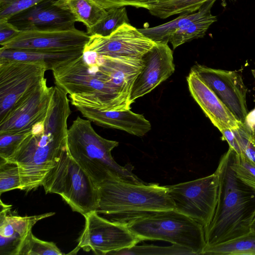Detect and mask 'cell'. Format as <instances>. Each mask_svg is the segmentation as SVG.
I'll return each instance as SVG.
<instances>
[{
  "mask_svg": "<svg viewBox=\"0 0 255 255\" xmlns=\"http://www.w3.org/2000/svg\"><path fill=\"white\" fill-rule=\"evenodd\" d=\"M234 152L229 147L215 171L219 176L218 199L212 220L204 229L206 247L251 231L255 216V190L240 180L232 169Z\"/></svg>",
  "mask_w": 255,
  "mask_h": 255,
  "instance_id": "cell-1",
  "label": "cell"
},
{
  "mask_svg": "<svg viewBox=\"0 0 255 255\" xmlns=\"http://www.w3.org/2000/svg\"><path fill=\"white\" fill-rule=\"evenodd\" d=\"M97 188L99 204L96 211L111 221L125 223L148 213L175 210L167 186L109 179Z\"/></svg>",
  "mask_w": 255,
  "mask_h": 255,
  "instance_id": "cell-2",
  "label": "cell"
},
{
  "mask_svg": "<svg viewBox=\"0 0 255 255\" xmlns=\"http://www.w3.org/2000/svg\"><path fill=\"white\" fill-rule=\"evenodd\" d=\"M117 141L106 139L98 134L91 121L78 117L68 129L66 149L70 157L83 169L97 186L109 179H119L141 183L132 172L130 165L123 166L112 157Z\"/></svg>",
  "mask_w": 255,
  "mask_h": 255,
  "instance_id": "cell-3",
  "label": "cell"
},
{
  "mask_svg": "<svg viewBox=\"0 0 255 255\" xmlns=\"http://www.w3.org/2000/svg\"><path fill=\"white\" fill-rule=\"evenodd\" d=\"M141 241L161 240L203 255L206 247L204 228L193 219L176 210L148 213L125 223Z\"/></svg>",
  "mask_w": 255,
  "mask_h": 255,
  "instance_id": "cell-4",
  "label": "cell"
},
{
  "mask_svg": "<svg viewBox=\"0 0 255 255\" xmlns=\"http://www.w3.org/2000/svg\"><path fill=\"white\" fill-rule=\"evenodd\" d=\"M42 185L46 194L60 195L73 211L83 216L98 208L97 186L70 157L66 148L46 174Z\"/></svg>",
  "mask_w": 255,
  "mask_h": 255,
  "instance_id": "cell-5",
  "label": "cell"
},
{
  "mask_svg": "<svg viewBox=\"0 0 255 255\" xmlns=\"http://www.w3.org/2000/svg\"><path fill=\"white\" fill-rule=\"evenodd\" d=\"M175 210L193 219L204 229L210 224L216 207L219 176H207L167 186Z\"/></svg>",
  "mask_w": 255,
  "mask_h": 255,
  "instance_id": "cell-6",
  "label": "cell"
},
{
  "mask_svg": "<svg viewBox=\"0 0 255 255\" xmlns=\"http://www.w3.org/2000/svg\"><path fill=\"white\" fill-rule=\"evenodd\" d=\"M84 229L73 252L80 249L92 251L97 255H111L122 249L130 248L141 241L128 229L126 223L110 221L96 211L84 215Z\"/></svg>",
  "mask_w": 255,
  "mask_h": 255,
  "instance_id": "cell-7",
  "label": "cell"
},
{
  "mask_svg": "<svg viewBox=\"0 0 255 255\" xmlns=\"http://www.w3.org/2000/svg\"><path fill=\"white\" fill-rule=\"evenodd\" d=\"M41 63L0 59V120L46 79Z\"/></svg>",
  "mask_w": 255,
  "mask_h": 255,
  "instance_id": "cell-8",
  "label": "cell"
},
{
  "mask_svg": "<svg viewBox=\"0 0 255 255\" xmlns=\"http://www.w3.org/2000/svg\"><path fill=\"white\" fill-rule=\"evenodd\" d=\"M191 71L214 92L239 122L244 123L249 113L246 102L247 88L240 73L198 64L193 66Z\"/></svg>",
  "mask_w": 255,
  "mask_h": 255,
  "instance_id": "cell-9",
  "label": "cell"
},
{
  "mask_svg": "<svg viewBox=\"0 0 255 255\" xmlns=\"http://www.w3.org/2000/svg\"><path fill=\"white\" fill-rule=\"evenodd\" d=\"M155 44L129 23L123 25L107 37L90 36L84 50L111 57L141 59Z\"/></svg>",
  "mask_w": 255,
  "mask_h": 255,
  "instance_id": "cell-10",
  "label": "cell"
},
{
  "mask_svg": "<svg viewBox=\"0 0 255 255\" xmlns=\"http://www.w3.org/2000/svg\"><path fill=\"white\" fill-rule=\"evenodd\" d=\"M7 21L20 31H24L74 29L77 20L60 0H42Z\"/></svg>",
  "mask_w": 255,
  "mask_h": 255,
  "instance_id": "cell-11",
  "label": "cell"
},
{
  "mask_svg": "<svg viewBox=\"0 0 255 255\" xmlns=\"http://www.w3.org/2000/svg\"><path fill=\"white\" fill-rule=\"evenodd\" d=\"M83 59L94 64L98 77L106 85L130 102L133 84L144 67L142 59L102 56L92 51L85 52Z\"/></svg>",
  "mask_w": 255,
  "mask_h": 255,
  "instance_id": "cell-12",
  "label": "cell"
},
{
  "mask_svg": "<svg viewBox=\"0 0 255 255\" xmlns=\"http://www.w3.org/2000/svg\"><path fill=\"white\" fill-rule=\"evenodd\" d=\"M90 36L76 28L66 30L24 31L0 45L1 49L67 51L84 49Z\"/></svg>",
  "mask_w": 255,
  "mask_h": 255,
  "instance_id": "cell-13",
  "label": "cell"
},
{
  "mask_svg": "<svg viewBox=\"0 0 255 255\" xmlns=\"http://www.w3.org/2000/svg\"><path fill=\"white\" fill-rule=\"evenodd\" d=\"M53 91L54 87H48L45 79L0 120V133L30 130L46 116Z\"/></svg>",
  "mask_w": 255,
  "mask_h": 255,
  "instance_id": "cell-14",
  "label": "cell"
},
{
  "mask_svg": "<svg viewBox=\"0 0 255 255\" xmlns=\"http://www.w3.org/2000/svg\"><path fill=\"white\" fill-rule=\"evenodd\" d=\"M141 59L144 67L133 84L130 95L131 104L150 93L175 71L173 52L167 44L155 43Z\"/></svg>",
  "mask_w": 255,
  "mask_h": 255,
  "instance_id": "cell-15",
  "label": "cell"
},
{
  "mask_svg": "<svg viewBox=\"0 0 255 255\" xmlns=\"http://www.w3.org/2000/svg\"><path fill=\"white\" fill-rule=\"evenodd\" d=\"M186 80L191 96L213 125L221 124L236 129L243 124L194 72L190 71Z\"/></svg>",
  "mask_w": 255,
  "mask_h": 255,
  "instance_id": "cell-16",
  "label": "cell"
},
{
  "mask_svg": "<svg viewBox=\"0 0 255 255\" xmlns=\"http://www.w3.org/2000/svg\"><path fill=\"white\" fill-rule=\"evenodd\" d=\"M75 107L84 117L99 126L124 130L137 136L144 135L151 129L149 121L130 110L102 111L82 105Z\"/></svg>",
  "mask_w": 255,
  "mask_h": 255,
  "instance_id": "cell-17",
  "label": "cell"
},
{
  "mask_svg": "<svg viewBox=\"0 0 255 255\" xmlns=\"http://www.w3.org/2000/svg\"><path fill=\"white\" fill-rule=\"evenodd\" d=\"M84 49L67 51H40L0 48V59L36 62L47 70L55 68L82 56Z\"/></svg>",
  "mask_w": 255,
  "mask_h": 255,
  "instance_id": "cell-18",
  "label": "cell"
},
{
  "mask_svg": "<svg viewBox=\"0 0 255 255\" xmlns=\"http://www.w3.org/2000/svg\"><path fill=\"white\" fill-rule=\"evenodd\" d=\"M216 0H209L198 10V16L192 21L176 30L169 42L174 49L179 46L195 39L203 37L210 25L217 21L211 13V8Z\"/></svg>",
  "mask_w": 255,
  "mask_h": 255,
  "instance_id": "cell-19",
  "label": "cell"
},
{
  "mask_svg": "<svg viewBox=\"0 0 255 255\" xmlns=\"http://www.w3.org/2000/svg\"><path fill=\"white\" fill-rule=\"evenodd\" d=\"M203 255H255V233L251 231L233 240L206 247Z\"/></svg>",
  "mask_w": 255,
  "mask_h": 255,
  "instance_id": "cell-20",
  "label": "cell"
},
{
  "mask_svg": "<svg viewBox=\"0 0 255 255\" xmlns=\"http://www.w3.org/2000/svg\"><path fill=\"white\" fill-rule=\"evenodd\" d=\"M62 4L74 15L77 21L82 22L87 29L101 20L107 10L92 0H60Z\"/></svg>",
  "mask_w": 255,
  "mask_h": 255,
  "instance_id": "cell-21",
  "label": "cell"
},
{
  "mask_svg": "<svg viewBox=\"0 0 255 255\" xmlns=\"http://www.w3.org/2000/svg\"><path fill=\"white\" fill-rule=\"evenodd\" d=\"M197 12L180 14L175 19L165 23L152 27L138 29L139 31L155 43L167 44L171 35L177 29L194 20Z\"/></svg>",
  "mask_w": 255,
  "mask_h": 255,
  "instance_id": "cell-22",
  "label": "cell"
},
{
  "mask_svg": "<svg viewBox=\"0 0 255 255\" xmlns=\"http://www.w3.org/2000/svg\"><path fill=\"white\" fill-rule=\"evenodd\" d=\"M125 24H129L125 6L112 8L107 10L104 17L95 25L87 29L86 33L89 36L107 37Z\"/></svg>",
  "mask_w": 255,
  "mask_h": 255,
  "instance_id": "cell-23",
  "label": "cell"
},
{
  "mask_svg": "<svg viewBox=\"0 0 255 255\" xmlns=\"http://www.w3.org/2000/svg\"><path fill=\"white\" fill-rule=\"evenodd\" d=\"M209 0H169L160 2L148 9L150 13L161 18L177 14L193 13Z\"/></svg>",
  "mask_w": 255,
  "mask_h": 255,
  "instance_id": "cell-24",
  "label": "cell"
},
{
  "mask_svg": "<svg viewBox=\"0 0 255 255\" xmlns=\"http://www.w3.org/2000/svg\"><path fill=\"white\" fill-rule=\"evenodd\" d=\"M61 255L63 253L53 242L41 240L30 230L22 239L17 255Z\"/></svg>",
  "mask_w": 255,
  "mask_h": 255,
  "instance_id": "cell-25",
  "label": "cell"
},
{
  "mask_svg": "<svg viewBox=\"0 0 255 255\" xmlns=\"http://www.w3.org/2000/svg\"><path fill=\"white\" fill-rule=\"evenodd\" d=\"M0 207V216L4 218L11 224L15 232L22 238H24L28 232L32 230V227L38 221L55 214L54 212H49L39 215L21 217L8 214L10 206L3 204L1 201Z\"/></svg>",
  "mask_w": 255,
  "mask_h": 255,
  "instance_id": "cell-26",
  "label": "cell"
},
{
  "mask_svg": "<svg viewBox=\"0 0 255 255\" xmlns=\"http://www.w3.org/2000/svg\"><path fill=\"white\" fill-rule=\"evenodd\" d=\"M111 255H195L191 250L176 245L170 247L153 245L133 246L115 252Z\"/></svg>",
  "mask_w": 255,
  "mask_h": 255,
  "instance_id": "cell-27",
  "label": "cell"
},
{
  "mask_svg": "<svg viewBox=\"0 0 255 255\" xmlns=\"http://www.w3.org/2000/svg\"><path fill=\"white\" fill-rule=\"evenodd\" d=\"M20 188L21 177L17 164L0 157V194Z\"/></svg>",
  "mask_w": 255,
  "mask_h": 255,
  "instance_id": "cell-28",
  "label": "cell"
},
{
  "mask_svg": "<svg viewBox=\"0 0 255 255\" xmlns=\"http://www.w3.org/2000/svg\"><path fill=\"white\" fill-rule=\"evenodd\" d=\"M231 167L236 176L247 185L255 190V165L243 154L235 151Z\"/></svg>",
  "mask_w": 255,
  "mask_h": 255,
  "instance_id": "cell-29",
  "label": "cell"
},
{
  "mask_svg": "<svg viewBox=\"0 0 255 255\" xmlns=\"http://www.w3.org/2000/svg\"><path fill=\"white\" fill-rule=\"evenodd\" d=\"M243 154L255 165V130L243 124L236 129H232Z\"/></svg>",
  "mask_w": 255,
  "mask_h": 255,
  "instance_id": "cell-30",
  "label": "cell"
},
{
  "mask_svg": "<svg viewBox=\"0 0 255 255\" xmlns=\"http://www.w3.org/2000/svg\"><path fill=\"white\" fill-rule=\"evenodd\" d=\"M30 130L0 133V157L8 159Z\"/></svg>",
  "mask_w": 255,
  "mask_h": 255,
  "instance_id": "cell-31",
  "label": "cell"
},
{
  "mask_svg": "<svg viewBox=\"0 0 255 255\" xmlns=\"http://www.w3.org/2000/svg\"><path fill=\"white\" fill-rule=\"evenodd\" d=\"M42 0H0V22L7 21L10 17Z\"/></svg>",
  "mask_w": 255,
  "mask_h": 255,
  "instance_id": "cell-32",
  "label": "cell"
},
{
  "mask_svg": "<svg viewBox=\"0 0 255 255\" xmlns=\"http://www.w3.org/2000/svg\"><path fill=\"white\" fill-rule=\"evenodd\" d=\"M101 8L107 10L112 8L132 6L136 8L150 9L157 4L169 0H92Z\"/></svg>",
  "mask_w": 255,
  "mask_h": 255,
  "instance_id": "cell-33",
  "label": "cell"
},
{
  "mask_svg": "<svg viewBox=\"0 0 255 255\" xmlns=\"http://www.w3.org/2000/svg\"><path fill=\"white\" fill-rule=\"evenodd\" d=\"M214 126L221 132L223 139L229 143V147L233 148L238 154H242L241 147L232 130L221 124H216Z\"/></svg>",
  "mask_w": 255,
  "mask_h": 255,
  "instance_id": "cell-34",
  "label": "cell"
},
{
  "mask_svg": "<svg viewBox=\"0 0 255 255\" xmlns=\"http://www.w3.org/2000/svg\"><path fill=\"white\" fill-rule=\"evenodd\" d=\"M20 31L7 21L0 22V45L11 40Z\"/></svg>",
  "mask_w": 255,
  "mask_h": 255,
  "instance_id": "cell-35",
  "label": "cell"
},
{
  "mask_svg": "<svg viewBox=\"0 0 255 255\" xmlns=\"http://www.w3.org/2000/svg\"><path fill=\"white\" fill-rule=\"evenodd\" d=\"M244 124L249 128L255 130V109L248 113Z\"/></svg>",
  "mask_w": 255,
  "mask_h": 255,
  "instance_id": "cell-36",
  "label": "cell"
},
{
  "mask_svg": "<svg viewBox=\"0 0 255 255\" xmlns=\"http://www.w3.org/2000/svg\"><path fill=\"white\" fill-rule=\"evenodd\" d=\"M251 231L255 233V216L252 223Z\"/></svg>",
  "mask_w": 255,
  "mask_h": 255,
  "instance_id": "cell-37",
  "label": "cell"
},
{
  "mask_svg": "<svg viewBox=\"0 0 255 255\" xmlns=\"http://www.w3.org/2000/svg\"><path fill=\"white\" fill-rule=\"evenodd\" d=\"M252 72L253 75L255 79V69L252 70Z\"/></svg>",
  "mask_w": 255,
  "mask_h": 255,
  "instance_id": "cell-38",
  "label": "cell"
}]
</instances>
